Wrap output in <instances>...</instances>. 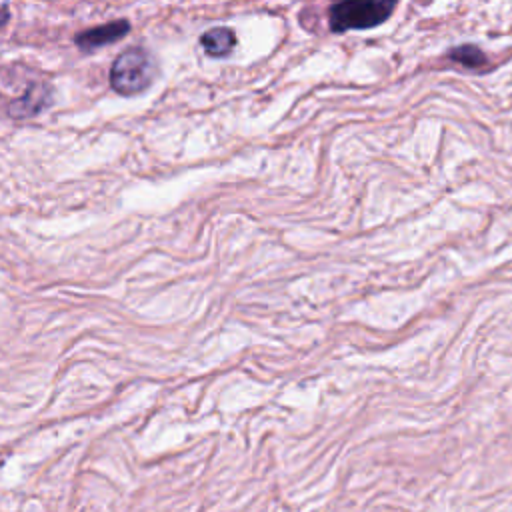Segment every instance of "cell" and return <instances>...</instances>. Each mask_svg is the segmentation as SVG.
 Instances as JSON below:
<instances>
[{"mask_svg":"<svg viewBox=\"0 0 512 512\" xmlns=\"http://www.w3.org/2000/svg\"><path fill=\"white\" fill-rule=\"evenodd\" d=\"M450 58L468 70H480V68H484V64H488L486 54L478 46H472V44L456 46L450 52Z\"/></svg>","mask_w":512,"mask_h":512,"instance_id":"cell-6","label":"cell"},{"mask_svg":"<svg viewBox=\"0 0 512 512\" xmlns=\"http://www.w3.org/2000/svg\"><path fill=\"white\" fill-rule=\"evenodd\" d=\"M130 30V22L128 20H112L88 30H82L74 36V42L80 50L84 52H94L104 44H112L120 38H124Z\"/></svg>","mask_w":512,"mask_h":512,"instance_id":"cell-3","label":"cell"},{"mask_svg":"<svg viewBox=\"0 0 512 512\" xmlns=\"http://www.w3.org/2000/svg\"><path fill=\"white\" fill-rule=\"evenodd\" d=\"M156 64L146 48L130 46L120 52L110 68V86L122 96L144 92L154 80Z\"/></svg>","mask_w":512,"mask_h":512,"instance_id":"cell-1","label":"cell"},{"mask_svg":"<svg viewBox=\"0 0 512 512\" xmlns=\"http://www.w3.org/2000/svg\"><path fill=\"white\" fill-rule=\"evenodd\" d=\"M50 104V86L44 82H34L26 88L24 96L8 104V114L12 118H28L38 114L44 106Z\"/></svg>","mask_w":512,"mask_h":512,"instance_id":"cell-4","label":"cell"},{"mask_svg":"<svg viewBox=\"0 0 512 512\" xmlns=\"http://www.w3.org/2000/svg\"><path fill=\"white\" fill-rule=\"evenodd\" d=\"M396 8L394 2L382 0H348L330 6L328 22L332 32L364 30L382 24Z\"/></svg>","mask_w":512,"mask_h":512,"instance_id":"cell-2","label":"cell"},{"mask_svg":"<svg viewBox=\"0 0 512 512\" xmlns=\"http://www.w3.org/2000/svg\"><path fill=\"white\" fill-rule=\"evenodd\" d=\"M200 44L206 54L220 58V56H226L232 52V48L236 44V34L232 28H226V26L210 28L200 36Z\"/></svg>","mask_w":512,"mask_h":512,"instance_id":"cell-5","label":"cell"}]
</instances>
